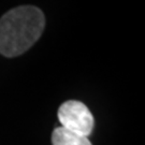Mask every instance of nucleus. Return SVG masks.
<instances>
[{"label": "nucleus", "instance_id": "obj_3", "mask_svg": "<svg viewBox=\"0 0 145 145\" xmlns=\"http://www.w3.org/2000/svg\"><path fill=\"white\" fill-rule=\"evenodd\" d=\"M52 143L53 145H91L87 137L73 133L61 127L53 131Z\"/></svg>", "mask_w": 145, "mask_h": 145}, {"label": "nucleus", "instance_id": "obj_1", "mask_svg": "<svg viewBox=\"0 0 145 145\" xmlns=\"http://www.w3.org/2000/svg\"><path fill=\"white\" fill-rule=\"evenodd\" d=\"M45 26V17L39 8L22 5L7 12L0 18V54L16 57L28 51Z\"/></svg>", "mask_w": 145, "mask_h": 145}, {"label": "nucleus", "instance_id": "obj_2", "mask_svg": "<svg viewBox=\"0 0 145 145\" xmlns=\"http://www.w3.org/2000/svg\"><path fill=\"white\" fill-rule=\"evenodd\" d=\"M58 119L61 128L87 138L91 133L95 124L89 109L83 102L75 100H69L60 105Z\"/></svg>", "mask_w": 145, "mask_h": 145}]
</instances>
